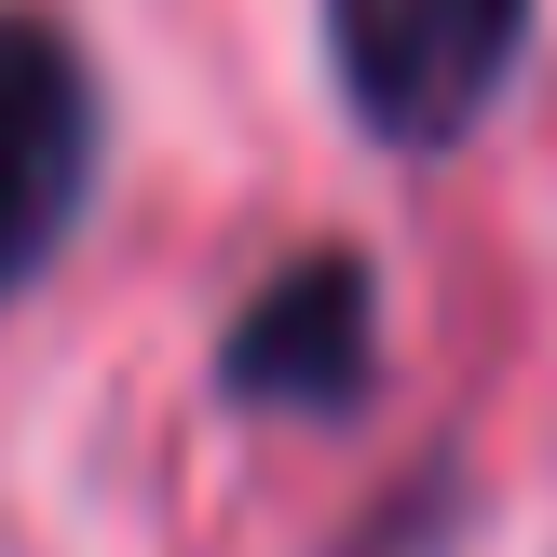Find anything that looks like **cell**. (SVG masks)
<instances>
[{
	"mask_svg": "<svg viewBox=\"0 0 557 557\" xmlns=\"http://www.w3.org/2000/svg\"><path fill=\"white\" fill-rule=\"evenodd\" d=\"M544 0H326V82L354 136L395 163H449L531 69Z\"/></svg>",
	"mask_w": 557,
	"mask_h": 557,
	"instance_id": "1",
	"label": "cell"
},
{
	"mask_svg": "<svg viewBox=\"0 0 557 557\" xmlns=\"http://www.w3.org/2000/svg\"><path fill=\"white\" fill-rule=\"evenodd\" d=\"M96 163H109L96 54L41 0H0V313L69 259L82 205H96Z\"/></svg>",
	"mask_w": 557,
	"mask_h": 557,
	"instance_id": "2",
	"label": "cell"
},
{
	"mask_svg": "<svg viewBox=\"0 0 557 557\" xmlns=\"http://www.w3.org/2000/svg\"><path fill=\"white\" fill-rule=\"evenodd\" d=\"M218 395L286 422H354L381 395V272L354 245H299L286 272H259L245 313L218 326Z\"/></svg>",
	"mask_w": 557,
	"mask_h": 557,
	"instance_id": "3",
	"label": "cell"
}]
</instances>
